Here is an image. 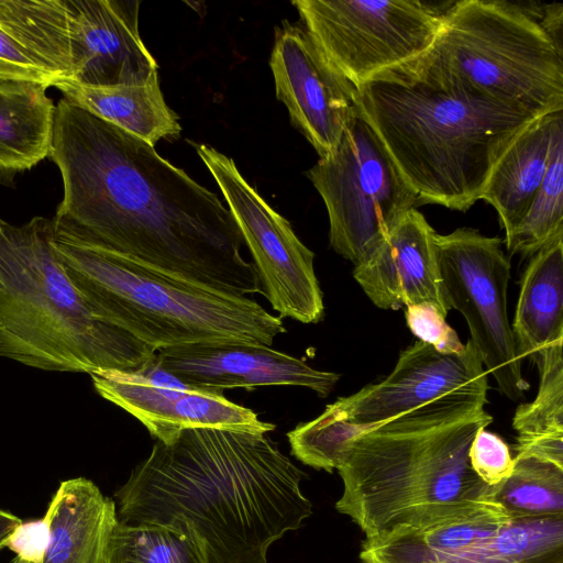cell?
Returning a JSON list of instances; mask_svg holds the SVG:
<instances>
[{
    "mask_svg": "<svg viewBox=\"0 0 563 563\" xmlns=\"http://www.w3.org/2000/svg\"><path fill=\"white\" fill-rule=\"evenodd\" d=\"M501 243L470 228L433 235L445 305L463 314L487 373L499 391L516 401L529 384L507 314L511 265Z\"/></svg>",
    "mask_w": 563,
    "mask_h": 563,
    "instance_id": "30bf717a",
    "label": "cell"
},
{
    "mask_svg": "<svg viewBox=\"0 0 563 563\" xmlns=\"http://www.w3.org/2000/svg\"><path fill=\"white\" fill-rule=\"evenodd\" d=\"M485 404L432 407L374 426L356 438L338 468L335 509L365 538L472 516L497 503L496 486L472 470L470 448L493 422Z\"/></svg>",
    "mask_w": 563,
    "mask_h": 563,
    "instance_id": "3957f363",
    "label": "cell"
},
{
    "mask_svg": "<svg viewBox=\"0 0 563 563\" xmlns=\"http://www.w3.org/2000/svg\"><path fill=\"white\" fill-rule=\"evenodd\" d=\"M49 158L56 231L217 294L263 295L230 210L153 146L63 98Z\"/></svg>",
    "mask_w": 563,
    "mask_h": 563,
    "instance_id": "6da1fadb",
    "label": "cell"
},
{
    "mask_svg": "<svg viewBox=\"0 0 563 563\" xmlns=\"http://www.w3.org/2000/svg\"><path fill=\"white\" fill-rule=\"evenodd\" d=\"M314 44L355 88L432 46L445 9L419 0H295Z\"/></svg>",
    "mask_w": 563,
    "mask_h": 563,
    "instance_id": "9c48e42d",
    "label": "cell"
},
{
    "mask_svg": "<svg viewBox=\"0 0 563 563\" xmlns=\"http://www.w3.org/2000/svg\"><path fill=\"white\" fill-rule=\"evenodd\" d=\"M493 499L511 519L562 517L563 468L530 457H514L512 472L496 486Z\"/></svg>",
    "mask_w": 563,
    "mask_h": 563,
    "instance_id": "83f0119b",
    "label": "cell"
},
{
    "mask_svg": "<svg viewBox=\"0 0 563 563\" xmlns=\"http://www.w3.org/2000/svg\"><path fill=\"white\" fill-rule=\"evenodd\" d=\"M406 308L407 324L419 341L443 354H457L465 350L455 330L433 306L420 303Z\"/></svg>",
    "mask_w": 563,
    "mask_h": 563,
    "instance_id": "4dcf8cb0",
    "label": "cell"
},
{
    "mask_svg": "<svg viewBox=\"0 0 563 563\" xmlns=\"http://www.w3.org/2000/svg\"><path fill=\"white\" fill-rule=\"evenodd\" d=\"M0 78L27 80L55 87L57 78L0 27Z\"/></svg>",
    "mask_w": 563,
    "mask_h": 563,
    "instance_id": "1f68e13d",
    "label": "cell"
},
{
    "mask_svg": "<svg viewBox=\"0 0 563 563\" xmlns=\"http://www.w3.org/2000/svg\"><path fill=\"white\" fill-rule=\"evenodd\" d=\"M47 88L0 78V175L31 169L49 157L56 106Z\"/></svg>",
    "mask_w": 563,
    "mask_h": 563,
    "instance_id": "7402d4cb",
    "label": "cell"
},
{
    "mask_svg": "<svg viewBox=\"0 0 563 563\" xmlns=\"http://www.w3.org/2000/svg\"><path fill=\"white\" fill-rule=\"evenodd\" d=\"M269 66L275 92L292 125L320 158L332 155L356 113V88L338 71L305 27L276 29Z\"/></svg>",
    "mask_w": 563,
    "mask_h": 563,
    "instance_id": "4fadbf2b",
    "label": "cell"
},
{
    "mask_svg": "<svg viewBox=\"0 0 563 563\" xmlns=\"http://www.w3.org/2000/svg\"><path fill=\"white\" fill-rule=\"evenodd\" d=\"M434 230L416 208L356 265L353 276L380 309L433 306L444 318L445 305L433 245Z\"/></svg>",
    "mask_w": 563,
    "mask_h": 563,
    "instance_id": "e0dca14e",
    "label": "cell"
},
{
    "mask_svg": "<svg viewBox=\"0 0 563 563\" xmlns=\"http://www.w3.org/2000/svg\"><path fill=\"white\" fill-rule=\"evenodd\" d=\"M559 238H563V115L553 129L543 181L527 213L506 238V246L510 255L531 257Z\"/></svg>",
    "mask_w": 563,
    "mask_h": 563,
    "instance_id": "4316f807",
    "label": "cell"
},
{
    "mask_svg": "<svg viewBox=\"0 0 563 563\" xmlns=\"http://www.w3.org/2000/svg\"><path fill=\"white\" fill-rule=\"evenodd\" d=\"M305 473L267 433L186 429L155 441L115 493L124 523H188L210 563H266L267 550L311 516Z\"/></svg>",
    "mask_w": 563,
    "mask_h": 563,
    "instance_id": "7a4b0ae2",
    "label": "cell"
},
{
    "mask_svg": "<svg viewBox=\"0 0 563 563\" xmlns=\"http://www.w3.org/2000/svg\"><path fill=\"white\" fill-rule=\"evenodd\" d=\"M108 563H210L206 548L186 522L174 525L124 523L114 526Z\"/></svg>",
    "mask_w": 563,
    "mask_h": 563,
    "instance_id": "484cf974",
    "label": "cell"
},
{
    "mask_svg": "<svg viewBox=\"0 0 563 563\" xmlns=\"http://www.w3.org/2000/svg\"><path fill=\"white\" fill-rule=\"evenodd\" d=\"M64 98L153 146L179 136L178 115L167 106L158 74L135 85L87 86L73 81L55 86Z\"/></svg>",
    "mask_w": 563,
    "mask_h": 563,
    "instance_id": "ffe728a7",
    "label": "cell"
},
{
    "mask_svg": "<svg viewBox=\"0 0 563 563\" xmlns=\"http://www.w3.org/2000/svg\"><path fill=\"white\" fill-rule=\"evenodd\" d=\"M461 0L445 8L431 48L408 66L419 76L538 115L563 111V49L541 8Z\"/></svg>",
    "mask_w": 563,
    "mask_h": 563,
    "instance_id": "52a82bcc",
    "label": "cell"
},
{
    "mask_svg": "<svg viewBox=\"0 0 563 563\" xmlns=\"http://www.w3.org/2000/svg\"><path fill=\"white\" fill-rule=\"evenodd\" d=\"M96 391L136 418L157 441L173 442L191 428H222L268 433L276 426L223 391L189 385L169 386L139 372L99 369L89 374Z\"/></svg>",
    "mask_w": 563,
    "mask_h": 563,
    "instance_id": "5bb4252c",
    "label": "cell"
},
{
    "mask_svg": "<svg viewBox=\"0 0 563 563\" xmlns=\"http://www.w3.org/2000/svg\"><path fill=\"white\" fill-rule=\"evenodd\" d=\"M23 521L15 515L0 509V549L8 545L11 537Z\"/></svg>",
    "mask_w": 563,
    "mask_h": 563,
    "instance_id": "836d02e7",
    "label": "cell"
},
{
    "mask_svg": "<svg viewBox=\"0 0 563 563\" xmlns=\"http://www.w3.org/2000/svg\"><path fill=\"white\" fill-rule=\"evenodd\" d=\"M468 457L472 470L488 486L501 484L514 468V457L506 442L485 429L474 438Z\"/></svg>",
    "mask_w": 563,
    "mask_h": 563,
    "instance_id": "f546056e",
    "label": "cell"
},
{
    "mask_svg": "<svg viewBox=\"0 0 563 563\" xmlns=\"http://www.w3.org/2000/svg\"><path fill=\"white\" fill-rule=\"evenodd\" d=\"M158 365L184 384L223 391L243 387L301 386L327 397L340 379L333 372L319 371L303 360L271 346L206 342L156 351Z\"/></svg>",
    "mask_w": 563,
    "mask_h": 563,
    "instance_id": "9a60e30c",
    "label": "cell"
},
{
    "mask_svg": "<svg viewBox=\"0 0 563 563\" xmlns=\"http://www.w3.org/2000/svg\"><path fill=\"white\" fill-rule=\"evenodd\" d=\"M306 175L325 205L330 245L354 265L417 206V195L357 109L336 151Z\"/></svg>",
    "mask_w": 563,
    "mask_h": 563,
    "instance_id": "ba28073f",
    "label": "cell"
},
{
    "mask_svg": "<svg viewBox=\"0 0 563 563\" xmlns=\"http://www.w3.org/2000/svg\"><path fill=\"white\" fill-rule=\"evenodd\" d=\"M487 388V371L471 340L457 354L418 340L400 353L387 377L334 405L349 421L369 427L446 404L486 405Z\"/></svg>",
    "mask_w": 563,
    "mask_h": 563,
    "instance_id": "7c38bea8",
    "label": "cell"
},
{
    "mask_svg": "<svg viewBox=\"0 0 563 563\" xmlns=\"http://www.w3.org/2000/svg\"><path fill=\"white\" fill-rule=\"evenodd\" d=\"M373 427L349 421L332 402L313 420L290 430L287 438L297 460L332 473L343 463L352 442Z\"/></svg>",
    "mask_w": 563,
    "mask_h": 563,
    "instance_id": "f1b7e54d",
    "label": "cell"
},
{
    "mask_svg": "<svg viewBox=\"0 0 563 563\" xmlns=\"http://www.w3.org/2000/svg\"><path fill=\"white\" fill-rule=\"evenodd\" d=\"M196 150L223 194L272 308L279 318L319 322L324 305L313 252L298 239L289 221L245 180L232 158L206 144Z\"/></svg>",
    "mask_w": 563,
    "mask_h": 563,
    "instance_id": "8fae6325",
    "label": "cell"
},
{
    "mask_svg": "<svg viewBox=\"0 0 563 563\" xmlns=\"http://www.w3.org/2000/svg\"><path fill=\"white\" fill-rule=\"evenodd\" d=\"M444 563H563V516L510 519Z\"/></svg>",
    "mask_w": 563,
    "mask_h": 563,
    "instance_id": "d4e9b609",
    "label": "cell"
},
{
    "mask_svg": "<svg viewBox=\"0 0 563 563\" xmlns=\"http://www.w3.org/2000/svg\"><path fill=\"white\" fill-rule=\"evenodd\" d=\"M47 542L45 521L22 523L11 537L8 548L16 553V559L26 563H40Z\"/></svg>",
    "mask_w": 563,
    "mask_h": 563,
    "instance_id": "d6a6232c",
    "label": "cell"
},
{
    "mask_svg": "<svg viewBox=\"0 0 563 563\" xmlns=\"http://www.w3.org/2000/svg\"><path fill=\"white\" fill-rule=\"evenodd\" d=\"M511 330L522 360L563 340V238L530 257Z\"/></svg>",
    "mask_w": 563,
    "mask_h": 563,
    "instance_id": "44dd1931",
    "label": "cell"
},
{
    "mask_svg": "<svg viewBox=\"0 0 563 563\" xmlns=\"http://www.w3.org/2000/svg\"><path fill=\"white\" fill-rule=\"evenodd\" d=\"M74 75L87 86L135 85L157 74L139 32V0H66Z\"/></svg>",
    "mask_w": 563,
    "mask_h": 563,
    "instance_id": "2e32d148",
    "label": "cell"
},
{
    "mask_svg": "<svg viewBox=\"0 0 563 563\" xmlns=\"http://www.w3.org/2000/svg\"><path fill=\"white\" fill-rule=\"evenodd\" d=\"M533 362L540 385L533 401L520 405L512 418L515 457H530L563 468V340L541 350Z\"/></svg>",
    "mask_w": 563,
    "mask_h": 563,
    "instance_id": "603a6c76",
    "label": "cell"
},
{
    "mask_svg": "<svg viewBox=\"0 0 563 563\" xmlns=\"http://www.w3.org/2000/svg\"><path fill=\"white\" fill-rule=\"evenodd\" d=\"M53 219L0 218V356L47 372H136L156 352L100 319L53 245Z\"/></svg>",
    "mask_w": 563,
    "mask_h": 563,
    "instance_id": "5b68a950",
    "label": "cell"
},
{
    "mask_svg": "<svg viewBox=\"0 0 563 563\" xmlns=\"http://www.w3.org/2000/svg\"><path fill=\"white\" fill-rule=\"evenodd\" d=\"M357 111L380 139L418 205L465 212L512 140L541 115L455 87L404 65L356 88Z\"/></svg>",
    "mask_w": 563,
    "mask_h": 563,
    "instance_id": "277c9868",
    "label": "cell"
},
{
    "mask_svg": "<svg viewBox=\"0 0 563 563\" xmlns=\"http://www.w3.org/2000/svg\"><path fill=\"white\" fill-rule=\"evenodd\" d=\"M0 27L58 84L74 75L66 0H0Z\"/></svg>",
    "mask_w": 563,
    "mask_h": 563,
    "instance_id": "cb8c5ba5",
    "label": "cell"
},
{
    "mask_svg": "<svg viewBox=\"0 0 563 563\" xmlns=\"http://www.w3.org/2000/svg\"><path fill=\"white\" fill-rule=\"evenodd\" d=\"M563 111L536 119L504 151L490 172L481 199L497 211L506 238L532 203L547 173L554 125Z\"/></svg>",
    "mask_w": 563,
    "mask_h": 563,
    "instance_id": "d6986e66",
    "label": "cell"
},
{
    "mask_svg": "<svg viewBox=\"0 0 563 563\" xmlns=\"http://www.w3.org/2000/svg\"><path fill=\"white\" fill-rule=\"evenodd\" d=\"M47 542L40 563H108L118 522L114 501L85 477L60 483L43 518ZM12 563H26L14 559Z\"/></svg>",
    "mask_w": 563,
    "mask_h": 563,
    "instance_id": "ac0fdd59",
    "label": "cell"
},
{
    "mask_svg": "<svg viewBox=\"0 0 563 563\" xmlns=\"http://www.w3.org/2000/svg\"><path fill=\"white\" fill-rule=\"evenodd\" d=\"M53 245L95 314L155 352L206 342L271 346L286 332L282 319L251 297L187 284L55 229Z\"/></svg>",
    "mask_w": 563,
    "mask_h": 563,
    "instance_id": "8992f818",
    "label": "cell"
}]
</instances>
